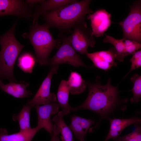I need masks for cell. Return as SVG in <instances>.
<instances>
[{"mask_svg":"<svg viewBox=\"0 0 141 141\" xmlns=\"http://www.w3.org/2000/svg\"><path fill=\"white\" fill-rule=\"evenodd\" d=\"M99 78L97 77L94 82H86L89 88L86 99L79 106L72 107V110H89L98 114L102 120L108 119L110 115L118 110H125L127 100L121 99L120 97L119 94L121 91L118 90V86L111 85L110 78L105 85H102Z\"/></svg>","mask_w":141,"mask_h":141,"instance_id":"cell-1","label":"cell"},{"mask_svg":"<svg viewBox=\"0 0 141 141\" xmlns=\"http://www.w3.org/2000/svg\"><path fill=\"white\" fill-rule=\"evenodd\" d=\"M91 1H77L54 11L45 12L42 15L45 24L49 28H57L60 33L69 32L76 24L85 21L86 15L94 12L89 7Z\"/></svg>","mask_w":141,"mask_h":141,"instance_id":"cell-2","label":"cell"},{"mask_svg":"<svg viewBox=\"0 0 141 141\" xmlns=\"http://www.w3.org/2000/svg\"><path fill=\"white\" fill-rule=\"evenodd\" d=\"M49 28L46 24L40 25L36 21L31 26L29 33L22 35L24 38L30 40L37 60L41 66L48 65L50 54L54 48H59L61 42L60 40L54 39Z\"/></svg>","mask_w":141,"mask_h":141,"instance_id":"cell-3","label":"cell"},{"mask_svg":"<svg viewBox=\"0 0 141 141\" xmlns=\"http://www.w3.org/2000/svg\"><path fill=\"white\" fill-rule=\"evenodd\" d=\"M15 22L6 33L0 36V75L11 82L15 81L13 69L16 60L25 47L16 39L14 32Z\"/></svg>","mask_w":141,"mask_h":141,"instance_id":"cell-4","label":"cell"},{"mask_svg":"<svg viewBox=\"0 0 141 141\" xmlns=\"http://www.w3.org/2000/svg\"><path fill=\"white\" fill-rule=\"evenodd\" d=\"M122 27V39L141 43V1H134L130 6L129 14L126 18L119 23Z\"/></svg>","mask_w":141,"mask_h":141,"instance_id":"cell-5","label":"cell"},{"mask_svg":"<svg viewBox=\"0 0 141 141\" xmlns=\"http://www.w3.org/2000/svg\"><path fill=\"white\" fill-rule=\"evenodd\" d=\"M60 37L62 43L55 55L49 59L48 65L51 68L58 66L60 64L67 63L76 67L82 66L90 68V67L83 62L73 47L70 41L69 36L61 35Z\"/></svg>","mask_w":141,"mask_h":141,"instance_id":"cell-6","label":"cell"},{"mask_svg":"<svg viewBox=\"0 0 141 141\" xmlns=\"http://www.w3.org/2000/svg\"><path fill=\"white\" fill-rule=\"evenodd\" d=\"M73 28L69 36L72 46L76 52L86 55L89 53L88 47L93 48L96 43L91 30L88 27L85 21L77 24Z\"/></svg>","mask_w":141,"mask_h":141,"instance_id":"cell-7","label":"cell"},{"mask_svg":"<svg viewBox=\"0 0 141 141\" xmlns=\"http://www.w3.org/2000/svg\"><path fill=\"white\" fill-rule=\"evenodd\" d=\"M58 67V66H56L51 68L37 92L33 99L28 102L35 106V105H43L57 101V96L54 93L50 92V88L52 77L57 73Z\"/></svg>","mask_w":141,"mask_h":141,"instance_id":"cell-8","label":"cell"},{"mask_svg":"<svg viewBox=\"0 0 141 141\" xmlns=\"http://www.w3.org/2000/svg\"><path fill=\"white\" fill-rule=\"evenodd\" d=\"M31 6L22 0H0V16L13 15L28 19L32 15Z\"/></svg>","mask_w":141,"mask_h":141,"instance_id":"cell-9","label":"cell"},{"mask_svg":"<svg viewBox=\"0 0 141 141\" xmlns=\"http://www.w3.org/2000/svg\"><path fill=\"white\" fill-rule=\"evenodd\" d=\"M111 17V14L103 9L88 14L87 19L90 20L93 36L100 37L103 36L112 23Z\"/></svg>","mask_w":141,"mask_h":141,"instance_id":"cell-10","label":"cell"},{"mask_svg":"<svg viewBox=\"0 0 141 141\" xmlns=\"http://www.w3.org/2000/svg\"><path fill=\"white\" fill-rule=\"evenodd\" d=\"M59 105L56 102H52L43 105H35L38 115L37 126L41 129L43 128L52 136L54 125L51 119V115L58 113Z\"/></svg>","mask_w":141,"mask_h":141,"instance_id":"cell-11","label":"cell"},{"mask_svg":"<svg viewBox=\"0 0 141 141\" xmlns=\"http://www.w3.org/2000/svg\"><path fill=\"white\" fill-rule=\"evenodd\" d=\"M86 55L92 61L95 67L105 71L117 65L115 61L117 54L114 47L107 50L88 53Z\"/></svg>","mask_w":141,"mask_h":141,"instance_id":"cell-12","label":"cell"},{"mask_svg":"<svg viewBox=\"0 0 141 141\" xmlns=\"http://www.w3.org/2000/svg\"><path fill=\"white\" fill-rule=\"evenodd\" d=\"M107 119L110 123V128L104 141H108L110 139L115 140L119 137L124 129L127 127L141 122V118L137 117L126 119L109 118Z\"/></svg>","mask_w":141,"mask_h":141,"instance_id":"cell-13","label":"cell"},{"mask_svg":"<svg viewBox=\"0 0 141 141\" xmlns=\"http://www.w3.org/2000/svg\"><path fill=\"white\" fill-rule=\"evenodd\" d=\"M75 0H42L40 4L36 8L32 15L33 23L37 21L39 16L44 13L56 10L64 6L76 2Z\"/></svg>","mask_w":141,"mask_h":141,"instance_id":"cell-14","label":"cell"},{"mask_svg":"<svg viewBox=\"0 0 141 141\" xmlns=\"http://www.w3.org/2000/svg\"><path fill=\"white\" fill-rule=\"evenodd\" d=\"M40 129L37 126L30 130L9 134L5 128L0 129V141H31Z\"/></svg>","mask_w":141,"mask_h":141,"instance_id":"cell-15","label":"cell"},{"mask_svg":"<svg viewBox=\"0 0 141 141\" xmlns=\"http://www.w3.org/2000/svg\"><path fill=\"white\" fill-rule=\"evenodd\" d=\"M27 83H16L11 82L4 84L0 88L8 94L16 98L27 97L32 95L31 91L27 90L29 86Z\"/></svg>","mask_w":141,"mask_h":141,"instance_id":"cell-16","label":"cell"},{"mask_svg":"<svg viewBox=\"0 0 141 141\" xmlns=\"http://www.w3.org/2000/svg\"><path fill=\"white\" fill-rule=\"evenodd\" d=\"M70 92L67 81L62 80L58 86L56 96L60 106L63 109L61 111L64 115L69 114L72 110V107L68 103Z\"/></svg>","mask_w":141,"mask_h":141,"instance_id":"cell-17","label":"cell"},{"mask_svg":"<svg viewBox=\"0 0 141 141\" xmlns=\"http://www.w3.org/2000/svg\"><path fill=\"white\" fill-rule=\"evenodd\" d=\"M34 107V105L28 102L24 106L19 113L12 115L13 120L17 121L19 123L20 131H28L32 128L30 125V116L31 110Z\"/></svg>","mask_w":141,"mask_h":141,"instance_id":"cell-18","label":"cell"},{"mask_svg":"<svg viewBox=\"0 0 141 141\" xmlns=\"http://www.w3.org/2000/svg\"><path fill=\"white\" fill-rule=\"evenodd\" d=\"M70 89V93L73 95H78L86 90V82L81 75L76 72H72L67 81Z\"/></svg>","mask_w":141,"mask_h":141,"instance_id":"cell-19","label":"cell"},{"mask_svg":"<svg viewBox=\"0 0 141 141\" xmlns=\"http://www.w3.org/2000/svg\"><path fill=\"white\" fill-rule=\"evenodd\" d=\"M63 116L62 111H59L52 121L59 129L64 141H74L71 130L64 120Z\"/></svg>","mask_w":141,"mask_h":141,"instance_id":"cell-20","label":"cell"},{"mask_svg":"<svg viewBox=\"0 0 141 141\" xmlns=\"http://www.w3.org/2000/svg\"><path fill=\"white\" fill-rule=\"evenodd\" d=\"M105 37L103 41L105 43H110L114 46L116 52V60L120 62H123L126 56L124 43L123 39H116L110 36L105 34Z\"/></svg>","mask_w":141,"mask_h":141,"instance_id":"cell-21","label":"cell"},{"mask_svg":"<svg viewBox=\"0 0 141 141\" xmlns=\"http://www.w3.org/2000/svg\"><path fill=\"white\" fill-rule=\"evenodd\" d=\"M81 117L77 115L73 116L69 126L74 133L77 139L80 141H84L87 132L84 129L81 122Z\"/></svg>","mask_w":141,"mask_h":141,"instance_id":"cell-22","label":"cell"},{"mask_svg":"<svg viewBox=\"0 0 141 141\" xmlns=\"http://www.w3.org/2000/svg\"><path fill=\"white\" fill-rule=\"evenodd\" d=\"M35 63V60L34 57L30 54L26 53L19 58L18 65L24 72L31 73Z\"/></svg>","mask_w":141,"mask_h":141,"instance_id":"cell-23","label":"cell"},{"mask_svg":"<svg viewBox=\"0 0 141 141\" xmlns=\"http://www.w3.org/2000/svg\"><path fill=\"white\" fill-rule=\"evenodd\" d=\"M131 80L133 85L131 90L133 96L130 101L132 103H137L141 100V76L138 74H134L131 78Z\"/></svg>","mask_w":141,"mask_h":141,"instance_id":"cell-24","label":"cell"},{"mask_svg":"<svg viewBox=\"0 0 141 141\" xmlns=\"http://www.w3.org/2000/svg\"><path fill=\"white\" fill-rule=\"evenodd\" d=\"M140 124H135L136 127L132 132L118 137L114 141H141V127Z\"/></svg>","mask_w":141,"mask_h":141,"instance_id":"cell-25","label":"cell"},{"mask_svg":"<svg viewBox=\"0 0 141 141\" xmlns=\"http://www.w3.org/2000/svg\"><path fill=\"white\" fill-rule=\"evenodd\" d=\"M122 39L124 43L125 51L127 56L130 54H133L137 50L141 49V43L133 40Z\"/></svg>","mask_w":141,"mask_h":141,"instance_id":"cell-26","label":"cell"},{"mask_svg":"<svg viewBox=\"0 0 141 141\" xmlns=\"http://www.w3.org/2000/svg\"><path fill=\"white\" fill-rule=\"evenodd\" d=\"M132 55V57L130 59L131 63L130 69L124 78L131 71L140 67L141 66V50H140L136 51Z\"/></svg>","mask_w":141,"mask_h":141,"instance_id":"cell-27","label":"cell"},{"mask_svg":"<svg viewBox=\"0 0 141 141\" xmlns=\"http://www.w3.org/2000/svg\"><path fill=\"white\" fill-rule=\"evenodd\" d=\"M60 133L59 129L55 124L54 126L52 134L51 136L52 138L50 141H57V138Z\"/></svg>","mask_w":141,"mask_h":141,"instance_id":"cell-28","label":"cell"},{"mask_svg":"<svg viewBox=\"0 0 141 141\" xmlns=\"http://www.w3.org/2000/svg\"><path fill=\"white\" fill-rule=\"evenodd\" d=\"M42 0H26V3L27 4L32 6L34 4L38 3H40Z\"/></svg>","mask_w":141,"mask_h":141,"instance_id":"cell-29","label":"cell"},{"mask_svg":"<svg viewBox=\"0 0 141 141\" xmlns=\"http://www.w3.org/2000/svg\"><path fill=\"white\" fill-rule=\"evenodd\" d=\"M61 141H64L63 138H62V137L61 136ZM57 141H60L58 137H57Z\"/></svg>","mask_w":141,"mask_h":141,"instance_id":"cell-30","label":"cell"},{"mask_svg":"<svg viewBox=\"0 0 141 141\" xmlns=\"http://www.w3.org/2000/svg\"><path fill=\"white\" fill-rule=\"evenodd\" d=\"M0 87H2L3 85L4 84L0 78Z\"/></svg>","mask_w":141,"mask_h":141,"instance_id":"cell-31","label":"cell"}]
</instances>
